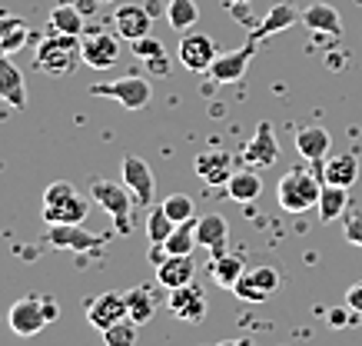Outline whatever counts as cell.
<instances>
[{
    "mask_svg": "<svg viewBox=\"0 0 362 346\" xmlns=\"http://www.w3.org/2000/svg\"><path fill=\"white\" fill-rule=\"evenodd\" d=\"M176 54H180V64L187 70H193V74H209V67H213V60L220 57V50H216V44H213V37L206 34H183V40H180V47H176Z\"/></svg>",
    "mask_w": 362,
    "mask_h": 346,
    "instance_id": "obj_8",
    "label": "cell"
},
{
    "mask_svg": "<svg viewBox=\"0 0 362 346\" xmlns=\"http://www.w3.org/2000/svg\"><path fill=\"white\" fill-rule=\"evenodd\" d=\"M246 273V263H243L240 257H216L209 260V277H213V283L216 287H223V290H233L236 283H240V277Z\"/></svg>",
    "mask_w": 362,
    "mask_h": 346,
    "instance_id": "obj_26",
    "label": "cell"
},
{
    "mask_svg": "<svg viewBox=\"0 0 362 346\" xmlns=\"http://www.w3.org/2000/svg\"><path fill=\"white\" fill-rule=\"evenodd\" d=\"M223 4H230V7H243V4H250V0H223Z\"/></svg>",
    "mask_w": 362,
    "mask_h": 346,
    "instance_id": "obj_43",
    "label": "cell"
},
{
    "mask_svg": "<svg viewBox=\"0 0 362 346\" xmlns=\"http://www.w3.org/2000/svg\"><path fill=\"white\" fill-rule=\"evenodd\" d=\"M87 217V200L83 197H70L66 203H57V207H44V220L47 224H83Z\"/></svg>",
    "mask_w": 362,
    "mask_h": 346,
    "instance_id": "obj_28",
    "label": "cell"
},
{
    "mask_svg": "<svg viewBox=\"0 0 362 346\" xmlns=\"http://www.w3.org/2000/svg\"><path fill=\"white\" fill-rule=\"evenodd\" d=\"M100 4H113V0H100Z\"/></svg>",
    "mask_w": 362,
    "mask_h": 346,
    "instance_id": "obj_44",
    "label": "cell"
},
{
    "mask_svg": "<svg viewBox=\"0 0 362 346\" xmlns=\"http://www.w3.org/2000/svg\"><path fill=\"white\" fill-rule=\"evenodd\" d=\"M213 346H252V340L240 336V340H220V343H213Z\"/></svg>",
    "mask_w": 362,
    "mask_h": 346,
    "instance_id": "obj_41",
    "label": "cell"
},
{
    "mask_svg": "<svg viewBox=\"0 0 362 346\" xmlns=\"http://www.w3.org/2000/svg\"><path fill=\"white\" fill-rule=\"evenodd\" d=\"M256 37H250L243 47H236V50H226V54H220L216 60H213V67H209V77H213V83H220V87H226V83H236V80H243V74H246V67H250L252 54H256Z\"/></svg>",
    "mask_w": 362,
    "mask_h": 346,
    "instance_id": "obj_7",
    "label": "cell"
},
{
    "mask_svg": "<svg viewBox=\"0 0 362 346\" xmlns=\"http://www.w3.org/2000/svg\"><path fill=\"white\" fill-rule=\"evenodd\" d=\"M319 220L322 224H332L349 213V190L346 187H332V183H322V193H319Z\"/></svg>",
    "mask_w": 362,
    "mask_h": 346,
    "instance_id": "obj_24",
    "label": "cell"
},
{
    "mask_svg": "<svg viewBox=\"0 0 362 346\" xmlns=\"http://www.w3.org/2000/svg\"><path fill=\"white\" fill-rule=\"evenodd\" d=\"M80 54H83V64L93 70H110L117 67L120 60V40L107 30H87L80 37Z\"/></svg>",
    "mask_w": 362,
    "mask_h": 346,
    "instance_id": "obj_6",
    "label": "cell"
},
{
    "mask_svg": "<svg viewBox=\"0 0 362 346\" xmlns=\"http://www.w3.org/2000/svg\"><path fill=\"white\" fill-rule=\"evenodd\" d=\"M70 197H77L74 183L70 180H54L50 187L44 190V207H57V203H66Z\"/></svg>",
    "mask_w": 362,
    "mask_h": 346,
    "instance_id": "obj_36",
    "label": "cell"
},
{
    "mask_svg": "<svg viewBox=\"0 0 362 346\" xmlns=\"http://www.w3.org/2000/svg\"><path fill=\"white\" fill-rule=\"evenodd\" d=\"M0 100L11 103L13 110H23V107H27V83H23V74L4 50H0Z\"/></svg>",
    "mask_w": 362,
    "mask_h": 346,
    "instance_id": "obj_17",
    "label": "cell"
},
{
    "mask_svg": "<svg viewBox=\"0 0 362 346\" xmlns=\"http://www.w3.org/2000/svg\"><path fill=\"white\" fill-rule=\"evenodd\" d=\"M197 243L209 250V260L226 257V246H230V224L220 213H206L197 220Z\"/></svg>",
    "mask_w": 362,
    "mask_h": 346,
    "instance_id": "obj_13",
    "label": "cell"
},
{
    "mask_svg": "<svg viewBox=\"0 0 362 346\" xmlns=\"http://www.w3.org/2000/svg\"><path fill=\"white\" fill-rule=\"evenodd\" d=\"M176 230V224L166 217L163 207H156V210H150V217H146V236H150V243L153 246H163L166 240H170V233Z\"/></svg>",
    "mask_w": 362,
    "mask_h": 346,
    "instance_id": "obj_32",
    "label": "cell"
},
{
    "mask_svg": "<svg viewBox=\"0 0 362 346\" xmlns=\"http://www.w3.org/2000/svg\"><path fill=\"white\" fill-rule=\"evenodd\" d=\"M296 150L309 163L326 160V154H329V130H322V127H303L296 134Z\"/></svg>",
    "mask_w": 362,
    "mask_h": 346,
    "instance_id": "obj_22",
    "label": "cell"
},
{
    "mask_svg": "<svg viewBox=\"0 0 362 346\" xmlns=\"http://www.w3.org/2000/svg\"><path fill=\"white\" fill-rule=\"evenodd\" d=\"M113 30L120 34V40H143V37H150L153 30V13L140 7V4H120L117 11H113Z\"/></svg>",
    "mask_w": 362,
    "mask_h": 346,
    "instance_id": "obj_10",
    "label": "cell"
},
{
    "mask_svg": "<svg viewBox=\"0 0 362 346\" xmlns=\"http://www.w3.org/2000/svg\"><path fill=\"white\" fill-rule=\"evenodd\" d=\"M90 197H93V203H100L103 210L110 213L113 226L120 233H133V193L127 183L97 177V180H90Z\"/></svg>",
    "mask_w": 362,
    "mask_h": 346,
    "instance_id": "obj_3",
    "label": "cell"
},
{
    "mask_svg": "<svg viewBox=\"0 0 362 346\" xmlns=\"http://www.w3.org/2000/svg\"><path fill=\"white\" fill-rule=\"evenodd\" d=\"M23 44H27V23H23L21 17L4 13V17H0V50H4V54H17Z\"/></svg>",
    "mask_w": 362,
    "mask_h": 346,
    "instance_id": "obj_30",
    "label": "cell"
},
{
    "mask_svg": "<svg viewBox=\"0 0 362 346\" xmlns=\"http://www.w3.org/2000/svg\"><path fill=\"white\" fill-rule=\"evenodd\" d=\"M7 323L17 336H37L44 326H50L47 320V306H44V296H37V293H27L21 300L11 306L7 313Z\"/></svg>",
    "mask_w": 362,
    "mask_h": 346,
    "instance_id": "obj_5",
    "label": "cell"
},
{
    "mask_svg": "<svg viewBox=\"0 0 362 346\" xmlns=\"http://www.w3.org/2000/svg\"><path fill=\"white\" fill-rule=\"evenodd\" d=\"M193 277H197V263H193V257H173V253H166L160 263H156V283L160 287H166V290H176V287H187V283H193Z\"/></svg>",
    "mask_w": 362,
    "mask_h": 346,
    "instance_id": "obj_18",
    "label": "cell"
},
{
    "mask_svg": "<svg viewBox=\"0 0 362 346\" xmlns=\"http://www.w3.org/2000/svg\"><path fill=\"white\" fill-rule=\"evenodd\" d=\"M279 160V144H276V134H273V123L269 120H259L256 134L246 146H243V163L252 170H266L273 167Z\"/></svg>",
    "mask_w": 362,
    "mask_h": 346,
    "instance_id": "obj_9",
    "label": "cell"
},
{
    "mask_svg": "<svg viewBox=\"0 0 362 346\" xmlns=\"http://www.w3.org/2000/svg\"><path fill=\"white\" fill-rule=\"evenodd\" d=\"M246 277H250L263 293H273L276 287H279V273H276L273 267H252V270L246 267Z\"/></svg>",
    "mask_w": 362,
    "mask_h": 346,
    "instance_id": "obj_37",
    "label": "cell"
},
{
    "mask_svg": "<svg viewBox=\"0 0 362 346\" xmlns=\"http://www.w3.org/2000/svg\"><path fill=\"white\" fill-rule=\"evenodd\" d=\"M193 173L209 187H223L233 177V156L226 150H203L193 160Z\"/></svg>",
    "mask_w": 362,
    "mask_h": 346,
    "instance_id": "obj_15",
    "label": "cell"
},
{
    "mask_svg": "<svg viewBox=\"0 0 362 346\" xmlns=\"http://www.w3.org/2000/svg\"><path fill=\"white\" fill-rule=\"evenodd\" d=\"M77 64H83V54H80V37L50 30V37H44V40L37 44V50H33V67L44 70V74H50V77L74 74Z\"/></svg>",
    "mask_w": 362,
    "mask_h": 346,
    "instance_id": "obj_1",
    "label": "cell"
},
{
    "mask_svg": "<svg viewBox=\"0 0 362 346\" xmlns=\"http://www.w3.org/2000/svg\"><path fill=\"white\" fill-rule=\"evenodd\" d=\"M90 97H110L123 107V110H146L150 100H153V83L150 77H140V74H127L120 80H110V83H93L90 87Z\"/></svg>",
    "mask_w": 362,
    "mask_h": 346,
    "instance_id": "obj_4",
    "label": "cell"
},
{
    "mask_svg": "<svg viewBox=\"0 0 362 346\" xmlns=\"http://www.w3.org/2000/svg\"><path fill=\"white\" fill-rule=\"evenodd\" d=\"M103 343L107 346H136V323H133L130 316L120 320V323H113L110 330H103Z\"/></svg>",
    "mask_w": 362,
    "mask_h": 346,
    "instance_id": "obj_35",
    "label": "cell"
},
{
    "mask_svg": "<svg viewBox=\"0 0 362 346\" xmlns=\"http://www.w3.org/2000/svg\"><path fill=\"white\" fill-rule=\"evenodd\" d=\"M346 240L352 246H362V213H346Z\"/></svg>",
    "mask_w": 362,
    "mask_h": 346,
    "instance_id": "obj_39",
    "label": "cell"
},
{
    "mask_svg": "<svg viewBox=\"0 0 362 346\" xmlns=\"http://www.w3.org/2000/svg\"><path fill=\"white\" fill-rule=\"evenodd\" d=\"M123 183L130 187L133 200L140 207H150L156 200V180H153V170L143 156H127L123 160Z\"/></svg>",
    "mask_w": 362,
    "mask_h": 346,
    "instance_id": "obj_12",
    "label": "cell"
},
{
    "mask_svg": "<svg viewBox=\"0 0 362 346\" xmlns=\"http://www.w3.org/2000/svg\"><path fill=\"white\" fill-rule=\"evenodd\" d=\"M319 193H322V183H319L316 173H309L306 167H296L279 180L276 200L286 213H306L319 207Z\"/></svg>",
    "mask_w": 362,
    "mask_h": 346,
    "instance_id": "obj_2",
    "label": "cell"
},
{
    "mask_svg": "<svg viewBox=\"0 0 362 346\" xmlns=\"http://www.w3.org/2000/svg\"><path fill=\"white\" fill-rule=\"evenodd\" d=\"M193 246H197V220H187V224H176L163 250L173 253V257H187V253H193Z\"/></svg>",
    "mask_w": 362,
    "mask_h": 346,
    "instance_id": "obj_31",
    "label": "cell"
},
{
    "mask_svg": "<svg viewBox=\"0 0 362 346\" xmlns=\"http://www.w3.org/2000/svg\"><path fill=\"white\" fill-rule=\"evenodd\" d=\"M47 240L57 246V250H74V253H87L93 246H100L103 236L87 233L80 224H50L47 230Z\"/></svg>",
    "mask_w": 362,
    "mask_h": 346,
    "instance_id": "obj_16",
    "label": "cell"
},
{
    "mask_svg": "<svg viewBox=\"0 0 362 346\" xmlns=\"http://www.w3.org/2000/svg\"><path fill=\"white\" fill-rule=\"evenodd\" d=\"M303 27H309L313 34L339 37L342 34V17L332 4H309L303 11Z\"/></svg>",
    "mask_w": 362,
    "mask_h": 346,
    "instance_id": "obj_20",
    "label": "cell"
},
{
    "mask_svg": "<svg viewBox=\"0 0 362 346\" xmlns=\"http://www.w3.org/2000/svg\"><path fill=\"white\" fill-rule=\"evenodd\" d=\"M226 193H230V200H236V203H252L263 193V180H259V173L252 167L233 170V177L226 180Z\"/></svg>",
    "mask_w": 362,
    "mask_h": 346,
    "instance_id": "obj_23",
    "label": "cell"
},
{
    "mask_svg": "<svg viewBox=\"0 0 362 346\" xmlns=\"http://www.w3.org/2000/svg\"><path fill=\"white\" fill-rule=\"evenodd\" d=\"M170 313L183 323H203L206 320V296L193 283L176 287V290H170Z\"/></svg>",
    "mask_w": 362,
    "mask_h": 346,
    "instance_id": "obj_14",
    "label": "cell"
},
{
    "mask_svg": "<svg viewBox=\"0 0 362 346\" xmlns=\"http://www.w3.org/2000/svg\"><path fill=\"white\" fill-rule=\"evenodd\" d=\"M296 21H303V11H296L293 4H273L269 7V13H266L263 21H259V27L256 30H250V37H256V40H266V37L273 34H283V30H289Z\"/></svg>",
    "mask_w": 362,
    "mask_h": 346,
    "instance_id": "obj_19",
    "label": "cell"
},
{
    "mask_svg": "<svg viewBox=\"0 0 362 346\" xmlns=\"http://www.w3.org/2000/svg\"><path fill=\"white\" fill-rule=\"evenodd\" d=\"M130 316V310H127V293H100L97 300L87 306V323L93 326V330H110L113 323H120V320H127Z\"/></svg>",
    "mask_w": 362,
    "mask_h": 346,
    "instance_id": "obj_11",
    "label": "cell"
},
{
    "mask_svg": "<svg viewBox=\"0 0 362 346\" xmlns=\"http://www.w3.org/2000/svg\"><path fill=\"white\" fill-rule=\"evenodd\" d=\"M346 306H349L352 313H362V279L346 290Z\"/></svg>",
    "mask_w": 362,
    "mask_h": 346,
    "instance_id": "obj_40",
    "label": "cell"
},
{
    "mask_svg": "<svg viewBox=\"0 0 362 346\" xmlns=\"http://www.w3.org/2000/svg\"><path fill=\"white\" fill-rule=\"evenodd\" d=\"M233 293H236L240 300H246V303H266V300H269V293L259 290V287H256V283H252V279L246 277V273H243L240 283L233 287Z\"/></svg>",
    "mask_w": 362,
    "mask_h": 346,
    "instance_id": "obj_38",
    "label": "cell"
},
{
    "mask_svg": "<svg viewBox=\"0 0 362 346\" xmlns=\"http://www.w3.org/2000/svg\"><path fill=\"white\" fill-rule=\"evenodd\" d=\"M322 180L332 183V187H346V190H349L352 183L359 180V160H356L352 154L332 156V160L322 163Z\"/></svg>",
    "mask_w": 362,
    "mask_h": 346,
    "instance_id": "obj_21",
    "label": "cell"
},
{
    "mask_svg": "<svg viewBox=\"0 0 362 346\" xmlns=\"http://www.w3.org/2000/svg\"><path fill=\"white\" fill-rule=\"evenodd\" d=\"M50 30L57 34H70V37H83L87 34V23H83V11L77 4H57L50 11Z\"/></svg>",
    "mask_w": 362,
    "mask_h": 346,
    "instance_id": "obj_25",
    "label": "cell"
},
{
    "mask_svg": "<svg viewBox=\"0 0 362 346\" xmlns=\"http://www.w3.org/2000/svg\"><path fill=\"white\" fill-rule=\"evenodd\" d=\"M329 323H332V326H346V313H339V310L329 313Z\"/></svg>",
    "mask_w": 362,
    "mask_h": 346,
    "instance_id": "obj_42",
    "label": "cell"
},
{
    "mask_svg": "<svg viewBox=\"0 0 362 346\" xmlns=\"http://www.w3.org/2000/svg\"><path fill=\"white\" fill-rule=\"evenodd\" d=\"M166 21H170V27H173V30L187 34L189 27L199 21L197 0H166Z\"/></svg>",
    "mask_w": 362,
    "mask_h": 346,
    "instance_id": "obj_29",
    "label": "cell"
},
{
    "mask_svg": "<svg viewBox=\"0 0 362 346\" xmlns=\"http://www.w3.org/2000/svg\"><path fill=\"white\" fill-rule=\"evenodd\" d=\"M127 310H130V320L136 326L150 323L156 313L153 290H150V287H133V290H127Z\"/></svg>",
    "mask_w": 362,
    "mask_h": 346,
    "instance_id": "obj_27",
    "label": "cell"
},
{
    "mask_svg": "<svg viewBox=\"0 0 362 346\" xmlns=\"http://www.w3.org/2000/svg\"><path fill=\"white\" fill-rule=\"evenodd\" d=\"M133 54L140 57V60H146V64H153L156 74H160V70H166V47L160 44L153 34L143 37V40H136V44H133Z\"/></svg>",
    "mask_w": 362,
    "mask_h": 346,
    "instance_id": "obj_33",
    "label": "cell"
},
{
    "mask_svg": "<svg viewBox=\"0 0 362 346\" xmlns=\"http://www.w3.org/2000/svg\"><path fill=\"white\" fill-rule=\"evenodd\" d=\"M160 207L166 210V217H170L173 224H187V220H197V203L189 200L187 193H173V197H166Z\"/></svg>",
    "mask_w": 362,
    "mask_h": 346,
    "instance_id": "obj_34",
    "label": "cell"
}]
</instances>
